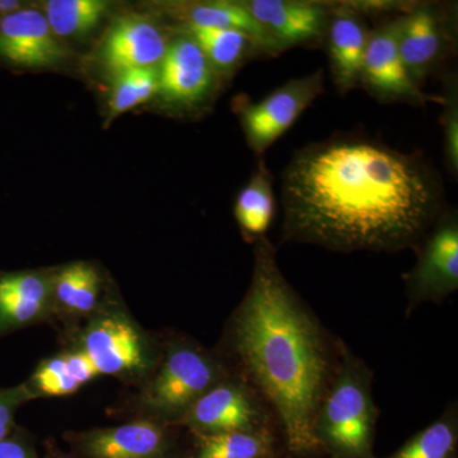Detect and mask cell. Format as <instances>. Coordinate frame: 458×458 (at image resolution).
<instances>
[{
  "instance_id": "12",
  "label": "cell",
  "mask_w": 458,
  "mask_h": 458,
  "mask_svg": "<svg viewBox=\"0 0 458 458\" xmlns=\"http://www.w3.org/2000/svg\"><path fill=\"white\" fill-rule=\"evenodd\" d=\"M260 396L242 382L221 381L185 412L188 426L204 434L261 428Z\"/></svg>"
},
{
  "instance_id": "17",
  "label": "cell",
  "mask_w": 458,
  "mask_h": 458,
  "mask_svg": "<svg viewBox=\"0 0 458 458\" xmlns=\"http://www.w3.org/2000/svg\"><path fill=\"white\" fill-rule=\"evenodd\" d=\"M49 295V283L41 274H0V336L41 318Z\"/></svg>"
},
{
  "instance_id": "5",
  "label": "cell",
  "mask_w": 458,
  "mask_h": 458,
  "mask_svg": "<svg viewBox=\"0 0 458 458\" xmlns=\"http://www.w3.org/2000/svg\"><path fill=\"white\" fill-rule=\"evenodd\" d=\"M418 261L403 276L408 311L418 304L441 303L458 288V219L456 212H443L420 245Z\"/></svg>"
},
{
  "instance_id": "7",
  "label": "cell",
  "mask_w": 458,
  "mask_h": 458,
  "mask_svg": "<svg viewBox=\"0 0 458 458\" xmlns=\"http://www.w3.org/2000/svg\"><path fill=\"white\" fill-rule=\"evenodd\" d=\"M222 377L218 364L203 352L174 346L148 391L147 405L162 417H183Z\"/></svg>"
},
{
  "instance_id": "4",
  "label": "cell",
  "mask_w": 458,
  "mask_h": 458,
  "mask_svg": "<svg viewBox=\"0 0 458 458\" xmlns=\"http://www.w3.org/2000/svg\"><path fill=\"white\" fill-rule=\"evenodd\" d=\"M325 71L292 78L261 101L238 96L234 110L242 126L247 146L259 158L285 134L301 114L324 93Z\"/></svg>"
},
{
  "instance_id": "19",
  "label": "cell",
  "mask_w": 458,
  "mask_h": 458,
  "mask_svg": "<svg viewBox=\"0 0 458 458\" xmlns=\"http://www.w3.org/2000/svg\"><path fill=\"white\" fill-rule=\"evenodd\" d=\"M276 210L273 176L261 157L251 179L240 190L234 201V216L243 237L255 242L267 237Z\"/></svg>"
},
{
  "instance_id": "15",
  "label": "cell",
  "mask_w": 458,
  "mask_h": 458,
  "mask_svg": "<svg viewBox=\"0 0 458 458\" xmlns=\"http://www.w3.org/2000/svg\"><path fill=\"white\" fill-rule=\"evenodd\" d=\"M83 352L98 375L131 373L146 364L143 340L122 316H106L96 321L84 335Z\"/></svg>"
},
{
  "instance_id": "28",
  "label": "cell",
  "mask_w": 458,
  "mask_h": 458,
  "mask_svg": "<svg viewBox=\"0 0 458 458\" xmlns=\"http://www.w3.org/2000/svg\"><path fill=\"white\" fill-rule=\"evenodd\" d=\"M29 391L25 387L0 390V441L7 438L13 428L17 406L26 399Z\"/></svg>"
},
{
  "instance_id": "20",
  "label": "cell",
  "mask_w": 458,
  "mask_h": 458,
  "mask_svg": "<svg viewBox=\"0 0 458 458\" xmlns=\"http://www.w3.org/2000/svg\"><path fill=\"white\" fill-rule=\"evenodd\" d=\"M182 32L197 42L218 77H229L252 56L262 55L258 44L243 32L198 26H182Z\"/></svg>"
},
{
  "instance_id": "25",
  "label": "cell",
  "mask_w": 458,
  "mask_h": 458,
  "mask_svg": "<svg viewBox=\"0 0 458 458\" xmlns=\"http://www.w3.org/2000/svg\"><path fill=\"white\" fill-rule=\"evenodd\" d=\"M98 273L89 265L73 264L60 271L54 292L57 302L73 313H89L95 309L98 298Z\"/></svg>"
},
{
  "instance_id": "10",
  "label": "cell",
  "mask_w": 458,
  "mask_h": 458,
  "mask_svg": "<svg viewBox=\"0 0 458 458\" xmlns=\"http://www.w3.org/2000/svg\"><path fill=\"white\" fill-rule=\"evenodd\" d=\"M157 69L162 98L180 108L198 107L209 99L219 78L197 42L185 32L168 42Z\"/></svg>"
},
{
  "instance_id": "9",
  "label": "cell",
  "mask_w": 458,
  "mask_h": 458,
  "mask_svg": "<svg viewBox=\"0 0 458 458\" xmlns=\"http://www.w3.org/2000/svg\"><path fill=\"white\" fill-rule=\"evenodd\" d=\"M267 33L273 55L304 45L322 44L334 3L310 0H246Z\"/></svg>"
},
{
  "instance_id": "27",
  "label": "cell",
  "mask_w": 458,
  "mask_h": 458,
  "mask_svg": "<svg viewBox=\"0 0 458 458\" xmlns=\"http://www.w3.org/2000/svg\"><path fill=\"white\" fill-rule=\"evenodd\" d=\"M443 150L445 162L451 176L458 174V84L456 74L445 75V92L441 98Z\"/></svg>"
},
{
  "instance_id": "14",
  "label": "cell",
  "mask_w": 458,
  "mask_h": 458,
  "mask_svg": "<svg viewBox=\"0 0 458 458\" xmlns=\"http://www.w3.org/2000/svg\"><path fill=\"white\" fill-rule=\"evenodd\" d=\"M168 41L158 26L146 17H123L114 23L102 47V59L114 75L134 69L156 68L164 59Z\"/></svg>"
},
{
  "instance_id": "24",
  "label": "cell",
  "mask_w": 458,
  "mask_h": 458,
  "mask_svg": "<svg viewBox=\"0 0 458 458\" xmlns=\"http://www.w3.org/2000/svg\"><path fill=\"white\" fill-rule=\"evenodd\" d=\"M457 445V410L451 405L438 420L406 442L388 458H454Z\"/></svg>"
},
{
  "instance_id": "21",
  "label": "cell",
  "mask_w": 458,
  "mask_h": 458,
  "mask_svg": "<svg viewBox=\"0 0 458 458\" xmlns=\"http://www.w3.org/2000/svg\"><path fill=\"white\" fill-rule=\"evenodd\" d=\"M98 375L86 352L60 355L45 361L32 377L33 386L42 394L64 396L75 393Z\"/></svg>"
},
{
  "instance_id": "16",
  "label": "cell",
  "mask_w": 458,
  "mask_h": 458,
  "mask_svg": "<svg viewBox=\"0 0 458 458\" xmlns=\"http://www.w3.org/2000/svg\"><path fill=\"white\" fill-rule=\"evenodd\" d=\"M171 17L182 26L210 27L246 33L260 47L262 55L274 56L264 29L249 11L245 2L207 0V2L172 3L167 5Z\"/></svg>"
},
{
  "instance_id": "23",
  "label": "cell",
  "mask_w": 458,
  "mask_h": 458,
  "mask_svg": "<svg viewBox=\"0 0 458 458\" xmlns=\"http://www.w3.org/2000/svg\"><path fill=\"white\" fill-rule=\"evenodd\" d=\"M270 433L265 428L201 436L199 458H269Z\"/></svg>"
},
{
  "instance_id": "18",
  "label": "cell",
  "mask_w": 458,
  "mask_h": 458,
  "mask_svg": "<svg viewBox=\"0 0 458 458\" xmlns=\"http://www.w3.org/2000/svg\"><path fill=\"white\" fill-rule=\"evenodd\" d=\"M165 434L150 421L86 434L83 447L93 458H157L164 450Z\"/></svg>"
},
{
  "instance_id": "26",
  "label": "cell",
  "mask_w": 458,
  "mask_h": 458,
  "mask_svg": "<svg viewBox=\"0 0 458 458\" xmlns=\"http://www.w3.org/2000/svg\"><path fill=\"white\" fill-rule=\"evenodd\" d=\"M158 92V69H134L116 75L108 101L110 117L123 113L149 101Z\"/></svg>"
},
{
  "instance_id": "1",
  "label": "cell",
  "mask_w": 458,
  "mask_h": 458,
  "mask_svg": "<svg viewBox=\"0 0 458 458\" xmlns=\"http://www.w3.org/2000/svg\"><path fill=\"white\" fill-rule=\"evenodd\" d=\"M283 241L337 252L417 250L445 212L438 172L364 135L295 150L282 174Z\"/></svg>"
},
{
  "instance_id": "2",
  "label": "cell",
  "mask_w": 458,
  "mask_h": 458,
  "mask_svg": "<svg viewBox=\"0 0 458 458\" xmlns=\"http://www.w3.org/2000/svg\"><path fill=\"white\" fill-rule=\"evenodd\" d=\"M249 291L233 318L234 351L250 386L269 403L289 451L318 448L313 426L335 366L324 327L289 284L267 237L255 242Z\"/></svg>"
},
{
  "instance_id": "22",
  "label": "cell",
  "mask_w": 458,
  "mask_h": 458,
  "mask_svg": "<svg viewBox=\"0 0 458 458\" xmlns=\"http://www.w3.org/2000/svg\"><path fill=\"white\" fill-rule=\"evenodd\" d=\"M42 13L56 38H77L93 31L106 16L110 3L104 0H49Z\"/></svg>"
},
{
  "instance_id": "29",
  "label": "cell",
  "mask_w": 458,
  "mask_h": 458,
  "mask_svg": "<svg viewBox=\"0 0 458 458\" xmlns=\"http://www.w3.org/2000/svg\"><path fill=\"white\" fill-rule=\"evenodd\" d=\"M0 458H33L25 443L16 437H7L0 441Z\"/></svg>"
},
{
  "instance_id": "6",
  "label": "cell",
  "mask_w": 458,
  "mask_h": 458,
  "mask_svg": "<svg viewBox=\"0 0 458 458\" xmlns=\"http://www.w3.org/2000/svg\"><path fill=\"white\" fill-rule=\"evenodd\" d=\"M454 14L436 3L410 5L400 14L401 59L419 89L454 53Z\"/></svg>"
},
{
  "instance_id": "3",
  "label": "cell",
  "mask_w": 458,
  "mask_h": 458,
  "mask_svg": "<svg viewBox=\"0 0 458 458\" xmlns=\"http://www.w3.org/2000/svg\"><path fill=\"white\" fill-rule=\"evenodd\" d=\"M372 378L366 363L340 344L339 360L316 412L318 447L339 458H369L378 417Z\"/></svg>"
},
{
  "instance_id": "8",
  "label": "cell",
  "mask_w": 458,
  "mask_h": 458,
  "mask_svg": "<svg viewBox=\"0 0 458 458\" xmlns=\"http://www.w3.org/2000/svg\"><path fill=\"white\" fill-rule=\"evenodd\" d=\"M399 29L400 16H397L370 31L360 87L381 104L403 102L415 106H426L428 102L441 104V98L427 95L410 78L400 55Z\"/></svg>"
},
{
  "instance_id": "13",
  "label": "cell",
  "mask_w": 458,
  "mask_h": 458,
  "mask_svg": "<svg viewBox=\"0 0 458 458\" xmlns=\"http://www.w3.org/2000/svg\"><path fill=\"white\" fill-rule=\"evenodd\" d=\"M369 33L363 12L354 3L334 5L322 45L339 95L360 87Z\"/></svg>"
},
{
  "instance_id": "30",
  "label": "cell",
  "mask_w": 458,
  "mask_h": 458,
  "mask_svg": "<svg viewBox=\"0 0 458 458\" xmlns=\"http://www.w3.org/2000/svg\"><path fill=\"white\" fill-rule=\"evenodd\" d=\"M23 7L25 3L21 0H0V18L9 16Z\"/></svg>"
},
{
  "instance_id": "11",
  "label": "cell",
  "mask_w": 458,
  "mask_h": 458,
  "mask_svg": "<svg viewBox=\"0 0 458 458\" xmlns=\"http://www.w3.org/2000/svg\"><path fill=\"white\" fill-rule=\"evenodd\" d=\"M66 57L40 9L25 7L0 18V62L12 68L40 69Z\"/></svg>"
}]
</instances>
